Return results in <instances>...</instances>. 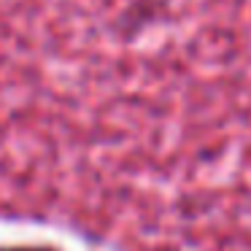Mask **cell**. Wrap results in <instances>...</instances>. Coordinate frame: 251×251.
<instances>
[{
    "mask_svg": "<svg viewBox=\"0 0 251 251\" xmlns=\"http://www.w3.org/2000/svg\"><path fill=\"white\" fill-rule=\"evenodd\" d=\"M0 251H51V249H35V246H19V249H0Z\"/></svg>",
    "mask_w": 251,
    "mask_h": 251,
    "instance_id": "obj_1",
    "label": "cell"
}]
</instances>
